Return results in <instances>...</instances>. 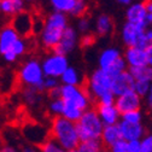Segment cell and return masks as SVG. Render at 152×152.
Returning <instances> with one entry per match:
<instances>
[{"mask_svg":"<svg viewBox=\"0 0 152 152\" xmlns=\"http://www.w3.org/2000/svg\"><path fill=\"white\" fill-rule=\"evenodd\" d=\"M85 87L96 105H110L115 104L116 97L112 93V76L102 70H94L86 80Z\"/></svg>","mask_w":152,"mask_h":152,"instance_id":"obj_1","label":"cell"},{"mask_svg":"<svg viewBox=\"0 0 152 152\" xmlns=\"http://www.w3.org/2000/svg\"><path fill=\"white\" fill-rule=\"evenodd\" d=\"M50 137L62 148L70 152L76 150L81 144L76 123L64 118L63 116H57L52 118L50 127Z\"/></svg>","mask_w":152,"mask_h":152,"instance_id":"obj_2","label":"cell"},{"mask_svg":"<svg viewBox=\"0 0 152 152\" xmlns=\"http://www.w3.org/2000/svg\"><path fill=\"white\" fill-rule=\"evenodd\" d=\"M68 17L65 13L53 11L46 18L42 31L39 35L40 44L45 50H54L68 29Z\"/></svg>","mask_w":152,"mask_h":152,"instance_id":"obj_3","label":"cell"},{"mask_svg":"<svg viewBox=\"0 0 152 152\" xmlns=\"http://www.w3.org/2000/svg\"><path fill=\"white\" fill-rule=\"evenodd\" d=\"M81 142L100 140L104 124L98 115L96 107H91L83 112L81 120L76 123Z\"/></svg>","mask_w":152,"mask_h":152,"instance_id":"obj_4","label":"cell"},{"mask_svg":"<svg viewBox=\"0 0 152 152\" xmlns=\"http://www.w3.org/2000/svg\"><path fill=\"white\" fill-rule=\"evenodd\" d=\"M45 77L46 76L44 74L41 62L35 58L24 62L18 70V81L24 88L33 87L42 92V83Z\"/></svg>","mask_w":152,"mask_h":152,"instance_id":"obj_5","label":"cell"},{"mask_svg":"<svg viewBox=\"0 0 152 152\" xmlns=\"http://www.w3.org/2000/svg\"><path fill=\"white\" fill-rule=\"evenodd\" d=\"M59 98L64 103L77 106L82 111H86L92 107L93 100L89 96L87 88L83 86H66L61 85L59 87Z\"/></svg>","mask_w":152,"mask_h":152,"instance_id":"obj_6","label":"cell"},{"mask_svg":"<svg viewBox=\"0 0 152 152\" xmlns=\"http://www.w3.org/2000/svg\"><path fill=\"white\" fill-rule=\"evenodd\" d=\"M99 69L109 72L112 77L127 70V63L123 54L116 47H109L100 52L98 58Z\"/></svg>","mask_w":152,"mask_h":152,"instance_id":"obj_7","label":"cell"},{"mask_svg":"<svg viewBox=\"0 0 152 152\" xmlns=\"http://www.w3.org/2000/svg\"><path fill=\"white\" fill-rule=\"evenodd\" d=\"M121 37L127 47H140L146 50V47L150 45V41L144 30V26L126 22L122 27Z\"/></svg>","mask_w":152,"mask_h":152,"instance_id":"obj_8","label":"cell"},{"mask_svg":"<svg viewBox=\"0 0 152 152\" xmlns=\"http://www.w3.org/2000/svg\"><path fill=\"white\" fill-rule=\"evenodd\" d=\"M41 65L46 77L61 79L64 71L69 68V61L66 56L52 52L44 57V59L41 61Z\"/></svg>","mask_w":152,"mask_h":152,"instance_id":"obj_9","label":"cell"},{"mask_svg":"<svg viewBox=\"0 0 152 152\" xmlns=\"http://www.w3.org/2000/svg\"><path fill=\"white\" fill-rule=\"evenodd\" d=\"M141 104H142V98L134 91H130L128 93L122 94V96L117 97L115 100V105L121 112V115L130 112V111L140 110Z\"/></svg>","mask_w":152,"mask_h":152,"instance_id":"obj_10","label":"cell"},{"mask_svg":"<svg viewBox=\"0 0 152 152\" xmlns=\"http://www.w3.org/2000/svg\"><path fill=\"white\" fill-rule=\"evenodd\" d=\"M134 85H135L134 77L128 70H126L112 77V93L117 98L124 93L134 91Z\"/></svg>","mask_w":152,"mask_h":152,"instance_id":"obj_11","label":"cell"},{"mask_svg":"<svg viewBox=\"0 0 152 152\" xmlns=\"http://www.w3.org/2000/svg\"><path fill=\"white\" fill-rule=\"evenodd\" d=\"M11 26L21 37H28L33 33L34 17L28 11H23L13 17Z\"/></svg>","mask_w":152,"mask_h":152,"instance_id":"obj_12","label":"cell"},{"mask_svg":"<svg viewBox=\"0 0 152 152\" xmlns=\"http://www.w3.org/2000/svg\"><path fill=\"white\" fill-rule=\"evenodd\" d=\"M123 58L128 65V69L130 68H141L148 65L147 63V53L145 48L140 47H127V50L123 53Z\"/></svg>","mask_w":152,"mask_h":152,"instance_id":"obj_13","label":"cell"},{"mask_svg":"<svg viewBox=\"0 0 152 152\" xmlns=\"http://www.w3.org/2000/svg\"><path fill=\"white\" fill-rule=\"evenodd\" d=\"M118 128H120V133H121L122 139L126 141L141 140L146 135V129L142 126V123L132 124V123H127L124 121H120Z\"/></svg>","mask_w":152,"mask_h":152,"instance_id":"obj_14","label":"cell"},{"mask_svg":"<svg viewBox=\"0 0 152 152\" xmlns=\"http://www.w3.org/2000/svg\"><path fill=\"white\" fill-rule=\"evenodd\" d=\"M77 31H76L72 27H68V29L65 30L62 40L59 41V44L57 45V47L53 50V52L59 53L63 56H66L69 53H71L76 45H77Z\"/></svg>","mask_w":152,"mask_h":152,"instance_id":"obj_15","label":"cell"},{"mask_svg":"<svg viewBox=\"0 0 152 152\" xmlns=\"http://www.w3.org/2000/svg\"><path fill=\"white\" fill-rule=\"evenodd\" d=\"M96 110L104 126H115L121 121V112L115 104L110 105H96Z\"/></svg>","mask_w":152,"mask_h":152,"instance_id":"obj_16","label":"cell"},{"mask_svg":"<svg viewBox=\"0 0 152 152\" xmlns=\"http://www.w3.org/2000/svg\"><path fill=\"white\" fill-rule=\"evenodd\" d=\"M148 13L146 11L145 4L142 3H133L128 6L127 11H126V20L129 23L133 24H139V26H144L146 22Z\"/></svg>","mask_w":152,"mask_h":152,"instance_id":"obj_17","label":"cell"},{"mask_svg":"<svg viewBox=\"0 0 152 152\" xmlns=\"http://www.w3.org/2000/svg\"><path fill=\"white\" fill-rule=\"evenodd\" d=\"M20 37L21 36L17 34L11 24L0 29V53L4 54L5 52L10 51Z\"/></svg>","mask_w":152,"mask_h":152,"instance_id":"obj_18","label":"cell"},{"mask_svg":"<svg viewBox=\"0 0 152 152\" xmlns=\"http://www.w3.org/2000/svg\"><path fill=\"white\" fill-rule=\"evenodd\" d=\"M24 135L30 142L36 144L39 146H41L44 142H46L48 140L46 129L42 126H39V124L27 126V128L24 129Z\"/></svg>","mask_w":152,"mask_h":152,"instance_id":"obj_19","label":"cell"},{"mask_svg":"<svg viewBox=\"0 0 152 152\" xmlns=\"http://www.w3.org/2000/svg\"><path fill=\"white\" fill-rule=\"evenodd\" d=\"M122 139L121 133H120V128L118 124L115 126H105L102 133V138L100 141L104 145L105 148H110L112 145H115L117 141H120Z\"/></svg>","mask_w":152,"mask_h":152,"instance_id":"obj_20","label":"cell"},{"mask_svg":"<svg viewBox=\"0 0 152 152\" xmlns=\"http://www.w3.org/2000/svg\"><path fill=\"white\" fill-rule=\"evenodd\" d=\"M26 9V0H3L0 3V12L5 16L15 17Z\"/></svg>","mask_w":152,"mask_h":152,"instance_id":"obj_21","label":"cell"},{"mask_svg":"<svg viewBox=\"0 0 152 152\" xmlns=\"http://www.w3.org/2000/svg\"><path fill=\"white\" fill-rule=\"evenodd\" d=\"M59 80L62 85H66V86H83L86 82V80H83L82 74L74 66H69L61 76Z\"/></svg>","mask_w":152,"mask_h":152,"instance_id":"obj_22","label":"cell"},{"mask_svg":"<svg viewBox=\"0 0 152 152\" xmlns=\"http://www.w3.org/2000/svg\"><path fill=\"white\" fill-rule=\"evenodd\" d=\"M113 29V22L112 18L109 15H100L97 17L96 23H94V30L96 34L99 36L109 35Z\"/></svg>","mask_w":152,"mask_h":152,"instance_id":"obj_23","label":"cell"},{"mask_svg":"<svg viewBox=\"0 0 152 152\" xmlns=\"http://www.w3.org/2000/svg\"><path fill=\"white\" fill-rule=\"evenodd\" d=\"M128 71L132 74L135 81H146L152 82V66L146 65L141 68H130Z\"/></svg>","mask_w":152,"mask_h":152,"instance_id":"obj_24","label":"cell"},{"mask_svg":"<svg viewBox=\"0 0 152 152\" xmlns=\"http://www.w3.org/2000/svg\"><path fill=\"white\" fill-rule=\"evenodd\" d=\"M22 96L24 102L29 105V106H35L37 105L42 97H41V91H39L37 88H33V87H26L22 92Z\"/></svg>","mask_w":152,"mask_h":152,"instance_id":"obj_25","label":"cell"},{"mask_svg":"<svg viewBox=\"0 0 152 152\" xmlns=\"http://www.w3.org/2000/svg\"><path fill=\"white\" fill-rule=\"evenodd\" d=\"M83 112L81 109H79L77 106H75V105H71V104H68V103H64V110H63V113H62V116L74 123H77L82 115H83Z\"/></svg>","mask_w":152,"mask_h":152,"instance_id":"obj_26","label":"cell"},{"mask_svg":"<svg viewBox=\"0 0 152 152\" xmlns=\"http://www.w3.org/2000/svg\"><path fill=\"white\" fill-rule=\"evenodd\" d=\"M51 7L53 11L57 12H62V13H69L71 12L74 5H75V0H48Z\"/></svg>","mask_w":152,"mask_h":152,"instance_id":"obj_27","label":"cell"},{"mask_svg":"<svg viewBox=\"0 0 152 152\" xmlns=\"http://www.w3.org/2000/svg\"><path fill=\"white\" fill-rule=\"evenodd\" d=\"M71 152H106V151H105V147L102 144V141L97 140V141L81 142L77 148Z\"/></svg>","mask_w":152,"mask_h":152,"instance_id":"obj_28","label":"cell"},{"mask_svg":"<svg viewBox=\"0 0 152 152\" xmlns=\"http://www.w3.org/2000/svg\"><path fill=\"white\" fill-rule=\"evenodd\" d=\"M64 110V100L61 98H54L51 99L48 103V111L53 115V117L62 116Z\"/></svg>","mask_w":152,"mask_h":152,"instance_id":"obj_29","label":"cell"},{"mask_svg":"<svg viewBox=\"0 0 152 152\" xmlns=\"http://www.w3.org/2000/svg\"><path fill=\"white\" fill-rule=\"evenodd\" d=\"M121 121H124V122L132 123V124H140L142 121V112H141V110H135V111L123 113L121 116Z\"/></svg>","mask_w":152,"mask_h":152,"instance_id":"obj_30","label":"cell"},{"mask_svg":"<svg viewBox=\"0 0 152 152\" xmlns=\"http://www.w3.org/2000/svg\"><path fill=\"white\" fill-rule=\"evenodd\" d=\"M87 10H88V5L86 3V0H75V5H74L70 15L74 17H77V18H82L87 13Z\"/></svg>","mask_w":152,"mask_h":152,"instance_id":"obj_31","label":"cell"},{"mask_svg":"<svg viewBox=\"0 0 152 152\" xmlns=\"http://www.w3.org/2000/svg\"><path fill=\"white\" fill-rule=\"evenodd\" d=\"M39 152H70V151H66V150L62 148L58 144L54 142L52 139H48L46 142H44L40 146Z\"/></svg>","mask_w":152,"mask_h":152,"instance_id":"obj_32","label":"cell"},{"mask_svg":"<svg viewBox=\"0 0 152 152\" xmlns=\"http://www.w3.org/2000/svg\"><path fill=\"white\" fill-rule=\"evenodd\" d=\"M150 87H151V82H146V81H135L134 92H137V94H139L141 98H146V96L148 94V91H150Z\"/></svg>","mask_w":152,"mask_h":152,"instance_id":"obj_33","label":"cell"},{"mask_svg":"<svg viewBox=\"0 0 152 152\" xmlns=\"http://www.w3.org/2000/svg\"><path fill=\"white\" fill-rule=\"evenodd\" d=\"M27 50H28V44H27L26 37H20V39H18L15 42V45L12 46V48H11V51H13L17 57L24 54Z\"/></svg>","mask_w":152,"mask_h":152,"instance_id":"obj_34","label":"cell"},{"mask_svg":"<svg viewBox=\"0 0 152 152\" xmlns=\"http://www.w3.org/2000/svg\"><path fill=\"white\" fill-rule=\"evenodd\" d=\"M61 85H59V80L54 79V77H45L44 83H42V92H52L54 89H57Z\"/></svg>","mask_w":152,"mask_h":152,"instance_id":"obj_35","label":"cell"},{"mask_svg":"<svg viewBox=\"0 0 152 152\" xmlns=\"http://www.w3.org/2000/svg\"><path fill=\"white\" fill-rule=\"evenodd\" d=\"M77 29H79V31L82 33L83 35L89 34V30H91V21H89V18H87V17L79 18Z\"/></svg>","mask_w":152,"mask_h":152,"instance_id":"obj_36","label":"cell"},{"mask_svg":"<svg viewBox=\"0 0 152 152\" xmlns=\"http://www.w3.org/2000/svg\"><path fill=\"white\" fill-rule=\"evenodd\" d=\"M109 152H129V150H128V141L121 139L120 141H117L115 145H112L109 148Z\"/></svg>","mask_w":152,"mask_h":152,"instance_id":"obj_37","label":"cell"},{"mask_svg":"<svg viewBox=\"0 0 152 152\" xmlns=\"http://www.w3.org/2000/svg\"><path fill=\"white\" fill-rule=\"evenodd\" d=\"M141 152H152V133L146 134L141 140Z\"/></svg>","mask_w":152,"mask_h":152,"instance_id":"obj_38","label":"cell"},{"mask_svg":"<svg viewBox=\"0 0 152 152\" xmlns=\"http://www.w3.org/2000/svg\"><path fill=\"white\" fill-rule=\"evenodd\" d=\"M144 30L150 42H152V15H148L144 24Z\"/></svg>","mask_w":152,"mask_h":152,"instance_id":"obj_39","label":"cell"},{"mask_svg":"<svg viewBox=\"0 0 152 152\" xmlns=\"http://www.w3.org/2000/svg\"><path fill=\"white\" fill-rule=\"evenodd\" d=\"M128 150H129V152H141V142H140V140L128 141Z\"/></svg>","mask_w":152,"mask_h":152,"instance_id":"obj_40","label":"cell"},{"mask_svg":"<svg viewBox=\"0 0 152 152\" xmlns=\"http://www.w3.org/2000/svg\"><path fill=\"white\" fill-rule=\"evenodd\" d=\"M93 42H94V36L91 35V34L83 35L82 39H81V45H82L83 47H88V46H91Z\"/></svg>","mask_w":152,"mask_h":152,"instance_id":"obj_41","label":"cell"},{"mask_svg":"<svg viewBox=\"0 0 152 152\" xmlns=\"http://www.w3.org/2000/svg\"><path fill=\"white\" fill-rule=\"evenodd\" d=\"M3 57H4V59L6 61V62H9V63H12V62H15L16 59H17V56H16V53L13 52V51H7V52H5L4 54H3Z\"/></svg>","mask_w":152,"mask_h":152,"instance_id":"obj_42","label":"cell"},{"mask_svg":"<svg viewBox=\"0 0 152 152\" xmlns=\"http://www.w3.org/2000/svg\"><path fill=\"white\" fill-rule=\"evenodd\" d=\"M146 53H147V63L150 66H152V42L146 47Z\"/></svg>","mask_w":152,"mask_h":152,"instance_id":"obj_43","label":"cell"},{"mask_svg":"<svg viewBox=\"0 0 152 152\" xmlns=\"http://www.w3.org/2000/svg\"><path fill=\"white\" fill-rule=\"evenodd\" d=\"M0 152H21V151H20V150H17V148L13 147V146L5 145V146H1V147H0Z\"/></svg>","mask_w":152,"mask_h":152,"instance_id":"obj_44","label":"cell"},{"mask_svg":"<svg viewBox=\"0 0 152 152\" xmlns=\"http://www.w3.org/2000/svg\"><path fill=\"white\" fill-rule=\"evenodd\" d=\"M146 104H147V106L152 110V82H151V87H150V91H148V94L146 96Z\"/></svg>","mask_w":152,"mask_h":152,"instance_id":"obj_45","label":"cell"},{"mask_svg":"<svg viewBox=\"0 0 152 152\" xmlns=\"http://www.w3.org/2000/svg\"><path fill=\"white\" fill-rule=\"evenodd\" d=\"M144 4H145V7H146L147 13L148 15H152V0H145Z\"/></svg>","mask_w":152,"mask_h":152,"instance_id":"obj_46","label":"cell"},{"mask_svg":"<svg viewBox=\"0 0 152 152\" xmlns=\"http://www.w3.org/2000/svg\"><path fill=\"white\" fill-rule=\"evenodd\" d=\"M21 152H37V151H36V148H35L34 146H31V145H26V146L22 147Z\"/></svg>","mask_w":152,"mask_h":152,"instance_id":"obj_47","label":"cell"},{"mask_svg":"<svg viewBox=\"0 0 152 152\" xmlns=\"http://www.w3.org/2000/svg\"><path fill=\"white\" fill-rule=\"evenodd\" d=\"M116 1L122 4V5H130L132 4V0H116Z\"/></svg>","mask_w":152,"mask_h":152,"instance_id":"obj_48","label":"cell"},{"mask_svg":"<svg viewBox=\"0 0 152 152\" xmlns=\"http://www.w3.org/2000/svg\"><path fill=\"white\" fill-rule=\"evenodd\" d=\"M26 1H34V0H26Z\"/></svg>","mask_w":152,"mask_h":152,"instance_id":"obj_49","label":"cell"},{"mask_svg":"<svg viewBox=\"0 0 152 152\" xmlns=\"http://www.w3.org/2000/svg\"><path fill=\"white\" fill-rule=\"evenodd\" d=\"M151 118H152V110H151Z\"/></svg>","mask_w":152,"mask_h":152,"instance_id":"obj_50","label":"cell"},{"mask_svg":"<svg viewBox=\"0 0 152 152\" xmlns=\"http://www.w3.org/2000/svg\"><path fill=\"white\" fill-rule=\"evenodd\" d=\"M1 1H3V0H0V3H1Z\"/></svg>","mask_w":152,"mask_h":152,"instance_id":"obj_51","label":"cell"}]
</instances>
